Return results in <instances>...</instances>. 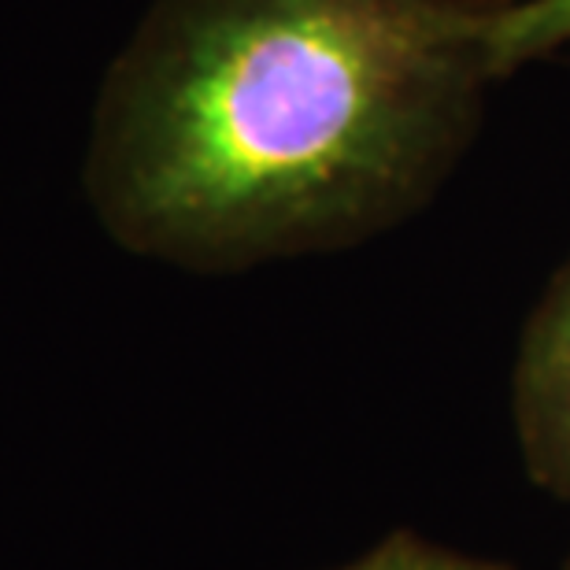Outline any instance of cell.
Listing matches in <instances>:
<instances>
[{
  "mask_svg": "<svg viewBox=\"0 0 570 570\" xmlns=\"http://www.w3.org/2000/svg\"><path fill=\"white\" fill-rule=\"evenodd\" d=\"M500 0H153L100 82L86 193L130 253L248 271L390 234L500 78Z\"/></svg>",
  "mask_w": 570,
  "mask_h": 570,
  "instance_id": "1",
  "label": "cell"
},
{
  "mask_svg": "<svg viewBox=\"0 0 570 570\" xmlns=\"http://www.w3.org/2000/svg\"><path fill=\"white\" fill-rule=\"evenodd\" d=\"M337 570H515V567L500 560H482V556L452 552L444 544L419 538L412 530H393L367 556H360V560Z\"/></svg>",
  "mask_w": 570,
  "mask_h": 570,
  "instance_id": "4",
  "label": "cell"
},
{
  "mask_svg": "<svg viewBox=\"0 0 570 570\" xmlns=\"http://www.w3.org/2000/svg\"><path fill=\"white\" fill-rule=\"evenodd\" d=\"M511 430L530 485L570 504V256L522 323L511 360Z\"/></svg>",
  "mask_w": 570,
  "mask_h": 570,
  "instance_id": "2",
  "label": "cell"
},
{
  "mask_svg": "<svg viewBox=\"0 0 570 570\" xmlns=\"http://www.w3.org/2000/svg\"><path fill=\"white\" fill-rule=\"evenodd\" d=\"M570 45V0H500L489 52L500 82Z\"/></svg>",
  "mask_w": 570,
  "mask_h": 570,
  "instance_id": "3",
  "label": "cell"
},
{
  "mask_svg": "<svg viewBox=\"0 0 570 570\" xmlns=\"http://www.w3.org/2000/svg\"><path fill=\"white\" fill-rule=\"evenodd\" d=\"M563 570H570V556H567V563H563Z\"/></svg>",
  "mask_w": 570,
  "mask_h": 570,
  "instance_id": "5",
  "label": "cell"
}]
</instances>
